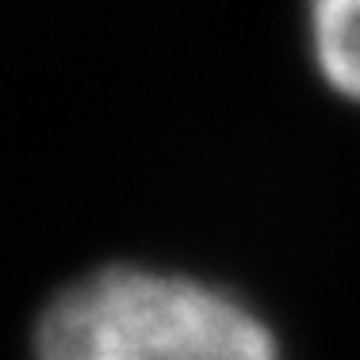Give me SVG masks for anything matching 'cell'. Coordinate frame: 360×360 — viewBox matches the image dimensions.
Segmentation results:
<instances>
[{"instance_id": "6da1fadb", "label": "cell", "mask_w": 360, "mask_h": 360, "mask_svg": "<svg viewBox=\"0 0 360 360\" xmlns=\"http://www.w3.org/2000/svg\"><path fill=\"white\" fill-rule=\"evenodd\" d=\"M35 360H280L242 303L173 272L111 264L42 311Z\"/></svg>"}, {"instance_id": "7a4b0ae2", "label": "cell", "mask_w": 360, "mask_h": 360, "mask_svg": "<svg viewBox=\"0 0 360 360\" xmlns=\"http://www.w3.org/2000/svg\"><path fill=\"white\" fill-rule=\"evenodd\" d=\"M307 35L322 81L360 104V0H307Z\"/></svg>"}]
</instances>
